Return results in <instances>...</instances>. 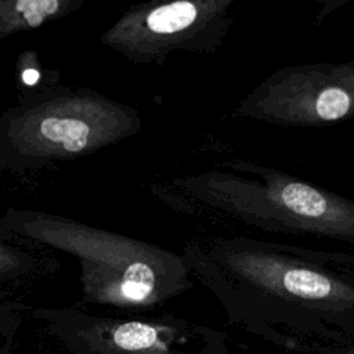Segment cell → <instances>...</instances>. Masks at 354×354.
I'll return each mask as SVG.
<instances>
[{"mask_svg": "<svg viewBox=\"0 0 354 354\" xmlns=\"http://www.w3.org/2000/svg\"><path fill=\"white\" fill-rule=\"evenodd\" d=\"M230 322L281 350L354 340V253L238 236H195L181 253Z\"/></svg>", "mask_w": 354, "mask_h": 354, "instance_id": "cell-1", "label": "cell"}, {"mask_svg": "<svg viewBox=\"0 0 354 354\" xmlns=\"http://www.w3.org/2000/svg\"><path fill=\"white\" fill-rule=\"evenodd\" d=\"M177 207L354 248V201L285 171L234 159L173 181Z\"/></svg>", "mask_w": 354, "mask_h": 354, "instance_id": "cell-2", "label": "cell"}, {"mask_svg": "<svg viewBox=\"0 0 354 354\" xmlns=\"http://www.w3.org/2000/svg\"><path fill=\"white\" fill-rule=\"evenodd\" d=\"M234 115L286 127L354 119V61L283 66L260 82Z\"/></svg>", "mask_w": 354, "mask_h": 354, "instance_id": "cell-3", "label": "cell"}, {"mask_svg": "<svg viewBox=\"0 0 354 354\" xmlns=\"http://www.w3.org/2000/svg\"><path fill=\"white\" fill-rule=\"evenodd\" d=\"M50 329L71 354H230L227 335L184 318H91L53 314Z\"/></svg>", "mask_w": 354, "mask_h": 354, "instance_id": "cell-4", "label": "cell"}, {"mask_svg": "<svg viewBox=\"0 0 354 354\" xmlns=\"http://www.w3.org/2000/svg\"><path fill=\"white\" fill-rule=\"evenodd\" d=\"M234 0H174L141 10L126 25L129 44L148 58L216 53L234 24Z\"/></svg>", "mask_w": 354, "mask_h": 354, "instance_id": "cell-5", "label": "cell"}, {"mask_svg": "<svg viewBox=\"0 0 354 354\" xmlns=\"http://www.w3.org/2000/svg\"><path fill=\"white\" fill-rule=\"evenodd\" d=\"M40 130L47 140L61 142L69 152H79L86 148L88 142L90 129L79 119L50 116L41 122Z\"/></svg>", "mask_w": 354, "mask_h": 354, "instance_id": "cell-6", "label": "cell"}, {"mask_svg": "<svg viewBox=\"0 0 354 354\" xmlns=\"http://www.w3.org/2000/svg\"><path fill=\"white\" fill-rule=\"evenodd\" d=\"M57 0H19L15 3L17 10L22 14L29 26H37L58 10Z\"/></svg>", "mask_w": 354, "mask_h": 354, "instance_id": "cell-7", "label": "cell"}, {"mask_svg": "<svg viewBox=\"0 0 354 354\" xmlns=\"http://www.w3.org/2000/svg\"><path fill=\"white\" fill-rule=\"evenodd\" d=\"M19 326V318L6 310H0V343L14 340L17 328Z\"/></svg>", "mask_w": 354, "mask_h": 354, "instance_id": "cell-8", "label": "cell"}, {"mask_svg": "<svg viewBox=\"0 0 354 354\" xmlns=\"http://www.w3.org/2000/svg\"><path fill=\"white\" fill-rule=\"evenodd\" d=\"M310 354H354V340L335 344V346H328Z\"/></svg>", "mask_w": 354, "mask_h": 354, "instance_id": "cell-9", "label": "cell"}, {"mask_svg": "<svg viewBox=\"0 0 354 354\" xmlns=\"http://www.w3.org/2000/svg\"><path fill=\"white\" fill-rule=\"evenodd\" d=\"M22 80L26 83V84H35L37 80H39V72L36 69H26L22 73Z\"/></svg>", "mask_w": 354, "mask_h": 354, "instance_id": "cell-10", "label": "cell"}, {"mask_svg": "<svg viewBox=\"0 0 354 354\" xmlns=\"http://www.w3.org/2000/svg\"><path fill=\"white\" fill-rule=\"evenodd\" d=\"M15 348V343L14 340H8L4 343H0V354H12Z\"/></svg>", "mask_w": 354, "mask_h": 354, "instance_id": "cell-11", "label": "cell"}]
</instances>
